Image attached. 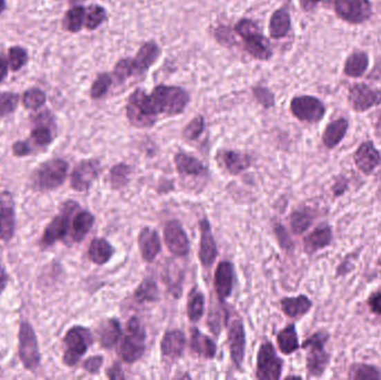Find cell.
Segmentation results:
<instances>
[{
    "instance_id": "db71d44e",
    "label": "cell",
    "mask_w": 381,
    "mask_h": 380,
    "mask_svg": "<svg viewBox=\"0 0 381 380\" xmlns=\"http://www.w3.org/2000/svg\"><path fill=\"white\" fill-rule=\"evenodd\" d=\"M106 376L109 379L112 380L125 379V374H124L122 367H120L118 363H115L112 367H109V368L107 369Z\"/></svg>"
},
{
    "instance_id": "74e56055",
    "label": "cell",
    "mask_w": 381,
    "mask_h": 380,
    "mask_svg": "<svg viewBox=\"0 0 381 380\" xmlns=\"http://www.w3.org/2000/svg\"><path fill=\"white\" fill-rule=\"evenodd\" d=\"M86 8L83 6H75L69 9L64 18V26L71 33H78L85 25Z\"/></svg>"
},
{
    "instance_id": "d6a6232c",
    "label": "cell",
    "mask_w": 381,
    "mask_h": 380,
    "mask_svg": "<svg viewBox=\"0 0 381 380\" xmlns=\"http://www.w3.org/2000/svg\"><path fill=\"white\" fill-rule=\"evenodd\" d=\"M281 307L288 317L299 318L309 312L313 307V302L309 298L301 295L298 297L284 298L281 300Z\"/></svg>"
},
{
    "instance_id": "ffe728a7",
    "label": "cell",
    "mask_w": 381,
    "mask_h": 380,
    "mask_svg": "<svg viewBox=\"0 0 381 380\" xmlns=\"http://www.w3.org/2000/svg\"><path fill=\"white\" fill-rule=\"evenodd\" d=\"M138 246L144 261L153 262L160 255L162 244L158 231L151 226H144L138 235Z\"/></svg>"
},
{
    "instance_id": "8d00e7d4",
    "label": "cell",
    "mask_w": 381,
    "mask_h": 380,
    "mask_svg": "<svg viewBox=\"0 0 381 380\" xmlns=\"http://www.w3.org/2000/svg\"><path fill=\"white\" fill-rule=\"evenodd\" d=\"M315 217V212L309 208L295 210L291 215V217H290L292 231L295 232V235H302L311 226Z\"/></svg>"
},
{
    "instance_id": "836d02e7",
    "label": "cell",
    "mask_w": 381,
    "mask_h": 380,
    "mask_svg": "<svg viewBox=\"0 0 381 380\" xmlns=\"http://www.w3.org/2000/svg\"><path fill=\"white\" fill-rule=\"evenodd\" d=\"M205 311V297L200 289L193 288L189 293L187 303V314L189 321L198 323Z\"/></svg>"
},
{
    "instance_id": "6da1fadb",
    "label": "cell",
    "mask_w": 381,
    "mask_h": 380,
    "mask_svg": "<svg viewBox=\"0 0 381 380\" xmlns=\"http://www.w3.org/2000/svg\"><path fill=\"white\" fill-rule=\"evenodd\" d=\"M189 103V93L178 86L158 85L151 94L138 89L129 98L127 118L135 127L147 129L156 123L158 115L182 114Z\"/></svg>"
},
{
    "instance_id": "9a60e30c",
    "label": "cell",
    "mask_w": 381,
    "mask_h": 380,
    "mask_svg": "<svg viewBox=\"0 0 381 380\" xmlns=\"http://www.w3.org/2000/svg\"><path fill=\"white\" fill-rule=\"evenodd\" d=\"M160 55V49L158 44L151 40L144 44L143 46L138 49V54L134 58H127L129 76H138L147 72L155 62L158 60Z\"/></svg>"
},
{
    "instance_id": "f907efd6",
    "label": "cell",
    "mask_w": 381,
    "mask_h": 380,
    "mask_svg": "<svg viewBox=\"0 0 381 380\" xmlns=\"http://www.w3.org/2000/svg\"><path fill=\"white\" fill-rule=\"evenodd\" d=\"M215 37H216L219 43L222 44V45H232V44H234L232 32L227 27L220 26L216 28Z\"/></svg>"
},
{
    "instance_id": "4fadbf2b",
    "label": "cell",
    "mask_w": 381,
    "mask_h": 380,
    "mask_svg": "<svg viewBox=\"0 0 381 380\" xmlns=\"http://www.w3.org/2000/svg\"><path fill=\"white\" fill-rule=\"evenodd\" d=\"M349 104L355 111H366L381 104V89L367 84H355L349 89Z\"/></svg>"
},
{
    "instance_id": "484cf974",
    "label": "cell",
    "mask_w": 381,
    "mask_h": 380,
    "mask_svg": "<svg viewBox=\"0 0 381 380\" xmlns=\"http://www.w3.org/2000/svg\"><path fill=\"white\" fill-rule=\"evenodd\" d=\"M122 337L120 323L116 318H111L104 321L98 328V341L104 349H112L118 345Z\"/></svg>"
},
{
    "instance_id": "c3c4849f",
    "label": "cell",
    "mask_w": 381,
    "mask_h": 380,
    "mask_svg": "<svg viewBox=\"0 0 381 380\" xmlns=\"http://www.w3.org/2000/svg\"><path fill=\"white\" fill-rule=\"evenodd\" d=\"M253 94L258 100V103L263 106L264 109H270L275 106V95L267 87L257 86L253 89Z\"/></svg>"
},
{
    "instance_id": "681fc988",
    "label": "cell",
    "mask_w": 381,
    "mask_h": 380,
    "mask_svg": "<svg viewBox=\"0 0 381 380\" xmlns=\"http://www.w3.org/2000/svg\"><path fill=\"white\" fill-rule=\"evenodd\" d=\"M103 356L96 354V356H92V357L87 358L86 361H84L83 369L86 370L89 374H97L103 366Z\"/></svg>"
},
{
    "instance_id": "e575fe53",
    "label": "cell",
    "mask_w": 381,
    "mask_h": 380,
    "mask_svg": "<svg viewBox=\"0 0 381 380\" xmlns=\"http://www.w3.org/2000/svg\"><path fill=\"white\" fill-rule=\"evenodd\" d=\"M160 290L153 278H145L134 291V300L140 305L158 300Z\"/></svg>"
},
{
    "instance_id": "9c48e42d",
    "label": "cell",
    "mask_w": 381,
    "mask_h": 380,
    "mask_svg": "<svg viewBox=\"0 0 381 380\" xmlns=\"http://www.w3.org/2000/svg\"><path fill=\"white\" fill-rule=\"evenodd\" d=\"M284 361L271 343H264L259 348L257 357V378L260 380L280 379Z\"/></svg>"
},
{
    "instance_id": "52a82bcc",
    "label": "cell",
    "mask_w": 381,
    "mask_h": 380,
    "mask_svg": "<svg viewBox=\"0 0 381 380\" xmlns=\"http://www.w3.org/2000/svg\"><path fill=\"white\" fill-rule=\"evenodd\" d=\"M18 354L23 366L35 372L40 365V352L38 346L37 336L34 328L28 321L24 320L20 323L18 334Z\"/></svg>"
},
{
    "instance_id": "5bb4252c",
    "label": "cell",
    "mask_w": 381,
    "mask_h": 380,
    "mask_svg": "<svg viewBox=\"0 0 381 380\" xmlns=\"http://www.w3.org/2000/svg\"><path fill=\"white\" fill-rule=\"evenodd\" d=\"M164 242L175 257H187L189 252V240L180 221L172 220L164 229Z\"/></svg>"
},
{
    "instance_id": "44dd1931",
    "label": "cell",
    "mask_w": 381,
    "mask_h": 380,
    "mask_svg": "<svg viewBox=\"0 0 381 380\" xmlns=\"http://www.w3.org/2000/svg\"><path fill=\"white\" fill-rule=\"evenodd\" d=\"M187 343V338L182 330L174 329L164 334L160 341V352L164 357L175 361L182 357Z\"/></svg>"
},
{
    "instance_id": "816d5d0a",
    "label": "cell",
    "mask_w": 381,
    "mask_h": 380,
    "mask_svg": "<svg viewBox=\"0 0 381 380\" xmlns=\"http://www.w3.org/2000/svg\"><path fill=\"white\" fill-rule=\"evenodd\" d=\"M32 153V146L29 145L26 141H18L12 145V154L17 158H23Z\"/></svg>"
},
{
    "instance_id": "ac0fdd59",
    "label": "cell",
    "mask_w": 381,
    "mask_h": 380,
    "mask_svg": "<svg viewBox=\"0 0 381 380\" xmlns=\"http://www.w3.org/2000/svg\"><path fill=\"white\" fill-rule=\"evenodd\" d=\"M227 343L231 361L236 368L241 369L245 354V330L242 321H233L229 329Z\"/></svg>"
},
{
    "instance_id": "f546056e",
    "label": "cell",
    "mask_w": 381,
    "mask_h": 380,
    "mask_svg": "<svg viewBox=\"0 0 381 380\" xmlns=\"http://www.w3.org/2000/svg\"><path fill=\"white\" fill-rule=\"evenodd\" d=\"M114 252V248L109 241L97 237L89 244V259L97 266H104L112 259Z\"/></svg>"
},
{
    "instance_id": "d4e9b609",
    "label": "cell",
    "mask_w": 381,
    "mask_h": 380,
    "mask_svg": "<svg viewBox=\"0 0 381 380\" xmlns=\"http://www.w3.org/2000/svg\"><path fill=\"white\" fill-rule=\"evenodd\" d=\"M176 170L180 175H193L203 177L207 174V168L193 155L185 152H178L174 156Z\"/></svg>"
},
{
    "instance_id": "ba28073f",
    "label": "cell",
    "mask_w": 381,
    "mask_h": 380,
    "mask_svg": "<svg viewBox=\"0 0 381 380\" xmlns=\"http://www.w3.org/2000/svg\"><path fill=\"white\" fill-rule=\"evenodd\" d=\"M329 339V334L318 332L302 343V348L308 349L307 369L310 376L318 377L324 374L329 363L330 356L324 350V345Z\"/></svg>"
},
{
    "instance_id": "83f0119b",
    "label": "cell",
    "mask_w": 381,
    "mask_h": 380,
    "mask_svg": "<svg viewBox=\"0 0 381 380\" xmlns=\"http://www.w3.org/2000/svg\"><path fill=\"white\" fill-rule=\"evenodd\" d=\"M349 127V122L346 118H339L328 124L322 135L324 144L328 149H335L344 140Z\"/></svg>"
},
{
    "instance_id": "6f0895ef",
    "label": "cell",
    "mask_w": 381,
    "mask_h": 380,
    "mask_svg": "<svg viewBox=\"0 0 381 380\" xmlns=\"http://www.w3.org/2000/svg\"><path fill=\"white\" fill-rule=\"evenodd\" d=\"M320 1L321 0H300L301 7L304 12H310L315 9Z\"/></svg>"
},
{
    "instance_id": "f1b7e54d",
    "label": "cell",
    "mask_w": 381,
    "mask_h": 380,
    "mask_svg": "<svg viewBox=\"0 0 381 380\" xmlns=\"http://www.w3.org/2000/svg\"><path fill=\"white\" fill-rule=\"evenodd\" d=\"M222 161L227 171L233 175H238L249 169L252 159L247 153L240 151H225L222 154Z\"/></svg>"
},
{
    "instance_id": "5b68a950",
    "label": "cell",
    "mask_w": 381,
    "mask_h": 380,
    "mask_svg": "<svg viewBox=\"0 0 381 380\" xmlns=\"http://www.w3.org/2000/svg\"><path fill=\"white\" fill-rule=\"evenodd\" d=\"M147 332L138 318L129 319L127 325V332L120 345V354L122 361L134 363L143 357L145 352Z\"/></svg>"
},
{
    "instance_id": "e0dca14e",
    "label": "cell",
    "mask_w": 381,
    "mask_h": 380,
    "mask_svg": "<svg viewBox=\"0 0 381 380\" xmlns=\"http://www.w3.org/2000/svg\"><path fill=\"white\" fill-rule=\"evenodd\" d=\"M198 226H200L201 235L198 259L204 268H210L213 266L215 259L218 257V246L215 242L209 220L207 219L201 220Z\"/></svg>"
},
{
    "instance_id": "7c38bea8",
    "label": "cell",
    "mask_w": 381,
    "mask_h": 380,
    "mask_svg": "<svg viewBox=\"0 0 381 380\" xmlns=\"http://www.w3.org/2000/svg\"><path fill=\"white\" fill-rule=\"evenodd\" d=\"M100 161L89 159V160L80 161L77 165L75 166L71 175V186L72 189L77 192H87L95 181L100 177Z\"/></svg>"
},
{
    "instance_id": "11a10c76",
    "label": "cell",
    "mask_w": 381,
    "mask_h": 380,
    "mask_svg": "<svg viewBox=\"0 0 381 380\" xmlns=\"http://www.w3.org/2000/svg\"><path fill=\"white\" fill-rule=\"evenodd\" d=\"M368 303H369L371 311L375 312L377 315H381V292L371 296Z\"/></svg>"
},
{
    "instance_id": "91938a15",
    "label": "cell",
    "mask_w": 381,
    "mask_h": 380,
    "mask_svg": "<svg viewBox=\"0 0 381 380\" xmlns=\"http://www.w3.org/2000/svg\"><path fill=\"white\" fill-rule=\"evenodd\" d=\"M346 188H347V186H346V182L344 183H340V182H337V184H335V188H333V191H335V195L337 197V195H340L344 193V190H346Z\"/></svg>"
},
{
    "instance_id": "cb8c5ba5",
    "label": "cell",
    "mask_w": 381,
    "mask_h": 380,
    "mask_svg": "<svg viewBox=\"0 0 381 380\" xmlns=\"http://www.w3.org/2000/svg\"><path fill=\"white\" fill-rule=\"evenodd\" d=\"M95 223V217L87 210H80L73 215L69 235L73 242L78 243L83 241Z\"/></svg>"
},
{
    "instance_id": "7402d4cb",
    "label": "cell",
    "mask_w": 381,
    "mask_h": 380,
    "mask_svg": "<svg viewBox=\"0 0 381 380\" xmlns=\"http://www.w3.org/2000/svg\"><path fill=\"white\" fill-rule=\"evenodd\" d=\"M355 162L361 172L369 174L380 164L381 156L373 142L367 141L359 146L355 154Z\"/></svg>"
},
{
    "instance_id": "8fae6325",
    "label": "cell",
    "mask_w": 381,
    "mask_h": 380,
    "mask_svg": "<svg viewBox=\"0 0 381 380\" xmlns=\"http://www.w3.org/2000/svg\"><path fill=\"white\" fill-rule=\"evenodd\" d=\"M290 109L295 118L307 123H318L326 114L324 104L319 98L309 95L293 98Z\"/></svg>"
},
{
    "instance_id": "ab89813d",
    "label": "cell",
    "mask_w": 381,
    "mask_h": 380,
    "mask_svg": "<svg viewBox=\"0 0 381 380\" xmlns=\"http://www.w3.org/2000/svg\"><path fill=\"white\" fill-rule=\"evenodd\" d=\"M106 19V10L98 5H92L86 10L85 27L89 30H95Z\"/></svg>"
},
{
    "instance_id": "2e32d148",
    "label": "cell",
    "mask_w": 381,
    "mask_h": 380,
    "mask_svg": "<svg viewBox=\"0 0 381 380\" xmlns=\"http://www.w3.org/2000/svg\"><path fill=\"white\" fill-rule=\"evenodd\" d=\"M16 232V211L14 197L10 192L0 195V239L9 242Z\"/></svg>"
},
{
    "instance_id": "60d3db41",
    "label": "cell",
    "mask_w": 381,
    "mask_h": 380,
    "mask_svg": "<svg viewBox=\"0 0 381 380\" xmlns=\"http://www.w3.org/2000/svg\"><path fill=\"white\" fill-rule=\"evenodd\" d=\"M46 103V94L40 89H30L23 95V105L26 107L27 109H32V111H36V109H40L44 104Z\"/></svg>"
},
{
    "instance_id": "7bdbcfd3",
    "label": "cell",
    "mask_w": 381,
    "mask_h": 380,
    "mask_svg": "<svg viewBox=\"0 0 381 380\" xmlns=\"http://www.w3.org/2000/svg\"><path fill=\"white\" fill-rule=\"evenodd\" d=\"M350 378L355 380H377L381 379V374L375 367L355 365L350 370Z\"/></svg>"
},
{
    "instance_id": "9f6ffc18",
    "label": "cell",
    "mask_w": 381,
    "mask_h": 380,
    "mask_svg": "<svg viewBox=\"0 0 381 380\" xmlns=\"http://www.w3.org/2000/svg\"><path fill=\"white\" fill-rule=\"evenodd\" d=\"M8 60L3 57V54H0V83L6 80L7 76H8Z\"/></svg>"
},
{
    "instance_id": "6125c7cd",
    "label": "cell",
    "mask_w": 381,
    "mask_h": 380,
    "mask_svg": "<svg viewBox=\"0 0 381 380\" xmlns=\"http://www.w3.org/2000/svg\"><path fill=\"white\" fill-rule=\"evenodd\" d=\"M378 263H379V264H380V266H381V257H380V259H379V260H378Z\"/></svg>"
},
{
    "instance_id": "7a4b0ae2",
    "label": "cell",
    "mask_w": 381,
    "mask_h": 380,
    "mask_svg": "<svg viewBox=\"0 0 381 380\" xmlns=\"http://www.w3.org/2000/svg\"><path fill=\"white\" fill-rule=\"evenodd\" d=\"M235 34L239 35L244 43V51L258 60H269L272 57V49L269 40L264 37L258 25L252 20L243 18L234 27Z\"/></svg>"
},
{
    "instance_id": "be15d7a7",
    "label": "cell",
    "mask_w": 381,
    "mask_h": 380,
    "mask_svg": "<svg viewBox=\"0 0 381 380\" xmlns=\"http://www.w3.org/2000/svg\"><path fill=\"white\" fill-rule=\"evenodd\" d=\"M379 64H381V63H379Z\"/></svg>"
},
{
    "instance_id": "4316f807",
    "label": "cell",
    "mask_w": 381,
    "mask_h": 380,
    "mask_svg": "<svg viewBox=\"0 0 381 380\" xmlns=\"http://www.w3.org/2000/svg\"><path fill=\"white\" fill-rule=\"evenodd\" d=\"M333 241V231L328 226H318L304 239V250L309 255H313L319 250L324 249Z\"/></svg>"
},
{
    "instance_id": "680465c9",
    "label": "cell",
    "mask_w": 381,
    "mask_h": 380,
    "mask_svg": "<svg viewBox=\"0 0 381 380\" xmlns=\"http://www.w3.org/2000/svg\"><path fill=\"white\" fill-rule=\"evenodd\" d=\"M8 275H7L6 271L3 270V266H0V295H1L3 290L6 289L7 284H8Z\"/></svg>"
},
{
    "instance_id": "4dcf8cb0",
    "label": "cell",
    "mask_w": 381,
    "mask_h": 380,
    "mask_svg": "<svg viewBox=\"0 0 381 380\" xmlns=\"http://www.w3.org/2000/svg\"><path fill=\"white\" fill-rule=\"evenodd\" d=\"M290 29H291V17L287 9L280 8L275 10L270 19V37L273 39L286 37Z\"/></svg>"
},
{
    "instance_id": "f5cc1de1",
    "label": "cell",
    "mask_w": 381,
    "mask_h": 380,
    "mask_svg": "<svg viewBox=\"0 0 381 380\" xmlns=\"http://www.w3.org/2000/svg\"><path fill=\"white\" fill-rule=\"evenodd\" d=\"M275 233L277 237H278L280 246H282L284 249H291V248H292V242H291L289 237H288L287 231L284 230V226H280V224H277V226H275Z\"/></svg>"
},
{
    "instance_id": "3957f363",
    "label": "cell",
    "mask_w": 381,
    "mask_h": 380,
    "mask_svg": "<svg viewBox=\"0 0 381 380\" xmlns=\"http://www.w3.org/2000/svg\"><path fill=\"white\" fill-rule=\"evenodd\" d=\"M68 168L63 159H50L40 164L32 177L35 189L43 192L58 189L66 181Z\"/></svg>"
},
{
    "instance_id": "7dc6e473",
    "label": "cell",
    "mask_w": 381,
    "mask_h": 380,
    "mask_svg": "<svg viewBox=\"0 0 381 380\" xmlns=\"http://www.w3.org/2000/svg\"><path fill=\"white\" fill-rule=\"evenodd\" d=\"M32 142L37 146H48L53 142L52 129L46 126H37L30 133Z\"/></svg>"
},
{
    "instance_id": "f35d334b",
    "label": "cell",
    "mask_w": 381,
    "mask_h": 380,
    "mask_svg": "<svg viewBox=\"0 0 381 380\" xmlns=\"http://www.w3.org/2000/svg\"><path fill=\"white\" fill-rule=\"evenodd\" d=\"M131 166L125 163L116 164L109 171V184L112 189L120 190L127 186L131 175Z\"/></svg>"
},
{
    "instance_id": "ee69618b",
    "label": "cell",
    "mask_w": 381,
    "mask_h": 380,
    "mask_svg": "<svg viewBox=\"0 0 381 380\" xmlns=\"http://www.w3.org/2000/svg\"><path fill=\"white\" fill-rule=\"evenodd\" d=\"M19 95L16 93L0 92V118L7 116L17 109Z\"/></svg>"
},
{
    "instance_id": "8992f818",
    "label": "cell",
    "mask_w": 381,
    "mask_h": 380,
    "mask_svg": "<svg viewBox=\"0 0 381 380\" xmlns=\"http://www.w3.org/2000/svg\"><path fill=\"white\" fill-rule=\"evenodd\" d=\"M92 332L83 326H74L69 329L64 338L66 346L63 356V363L67 367H74L80 363L93 343Z\"/></svg>"
},
{
    "instance_id": "f6af8a7d",
    "label": "cell",
    "mask_w": 381,
    "mask_h": 380,
    "mask_svg": "<svg viewBox=\"0 0 381 380\" xmlns=\"http://www.w3.org/2000/svg\"><path fill=\"white\" fill-rule=\"evenodd\" d=\"M112 85V78L107 73L98 75L91 87V98L94 100H100L104 95L109 92V87Z\"/></svg>"
},
{
    "instance_id": "1f68e13d",
    "label": "cell",
    "mask_w": 381,
    "mask_h": 380,
    "mask_svg": "<svg viewBox=\"0 0 381 380\" xmlns=\"http://www.w3.org/2000/svg\"><path fill=\"white\" fill-rule=\"evenodd\" d=\"M368 67H369V56L367 53L355 51L346 60L344 73L349 78H359L367 72Z\"/></svg>"
},
{
    "instance_id": "b9f144b4",
    "label": "cell",
    "mask_w": 381,
    "mask_h": 380,
    "mask_svg": "<svg viewBox=\"0 0 381 380\" xmlns=\"http://www.w3.org/2000/svg\"><path fill=\"white\" fill-rule=\"evenodd\" d=\"M28 62V54L26 49L23 47L14 46L10 47L8 51V64L9 69H12V72H17L23 69L24 66L26 65Z\"/></svg>"
},
{
    "instance_id": "277c9868",
    "label": "cell",
    "mask_w": 381,
    "mask_h": 380,
    "mask_svg": "<svg viewBox=\"0 0 381 380\" xmlns=\"http://www.w3.org/2000/svg\"><path fill=\"white\" fill-rule=\"evenodd\" d=\"M80 209L75 201H66L60 208V212L53 219L52 222L46 226L43 235L40 237L39 246L47 249L54 246L55 243L65 239L71 230V217Z\"/></svg>"
},
{
    "instance_id": "d590c367",
    "label": "cell",
    "mask_w": 381,
    "mask_h": 380,
    "mask_svg": "<svg viewBox=\"0 0 381 380\" xmlns=\"http://www.w3.org/2000/svg\"><path fill=\"white\" fill-rule=\"evenodd\" d=\"M277 343L282 354H291L298 350L300 345H299L298 334L293 323L279 332L277 336Z\"/></svg>"
},
{
    "instance_id": "d6986e66",
    "label": "cell",
    "mask_w": 381,
    "mask_h": 380,
    "mask_svg": "<svg viewBox=\"0 0 381 380\" xmlns=\"http://www.w3.org/2000/svg\"><path fill=\"white\" fill-rule=\"evenodd\" d=\"M233 284H234V266L230 261H221L215 270L214 288L220 301L223 302L225 299L232 295Z\"/></svg>"
},
{
    "instance_id": "603a6c76",
    "label": "cell",
    "mask_w": 381,
    "mask_h": 380,
    "mask_svg": "<svg viewBox=\"0 0 381 380\" xmlns=\"http://www.w3.org/2000/svg\"><path fill=\"white\" fill-rule=\"evenodd\" d=\"M189 332H191V339H189L191 352L204 359H213L218 352L213 339L195 327H193Z\"/></svg>"
},
{
    "instance_id": "bcb514c9",
    "label": "cell",
    "mask_w": 381,
    "mask_h": 380,
    "mask_svg": "<svg viewBox=\"0 0 381 380\" xmlns=\"http://www.w3.org/2000/svg\"><path fill=\"white\" fill-rule=\"evenodd\" d=\"M204 127H205V120L203 116H196L183 129L184 138L189 141L198 140L203 133Z\"/></svg>"
},
{
    "instance_id": "30bf717a",
    "label": "cell",
    "mask_w": 381,
    "mask_h": 380,
    "mask_svg": "<svg viewBox=\"0 0 381 380\" xmlns=\"http://www.w3.org/2000/svg\"><path fill=\"white\" fill-rule=\"evenodd\" d=\"M335 14L349 24L364 23L373 15V5L369 0H333Z\"/></svg>"
},
{
    "instance_id": "94428289",
    "label": "cell",
    "mask_w": 381,
    "mask_h": 380,
    "mask_svg": "<svg viewBox=\"0 0 381 380\" xmlns=\"http://www.w3.org/2000/svg\"><path fill=\"white\" fill-rule=\"evenodd\" d=\"M6 9V0H0V14Z\"/></svg>"
}]
</instances>
